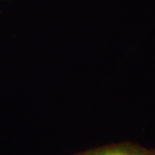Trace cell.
Listing matches in <instances>:
<instances>
[{
    "label": "cell",
    "instance_id": "obj_3",
    "mask_svg": "<svg viewBox=\"0 0 155 155\" xmlns=\"http://www.w3.org/2000/svg\"><path fill=\"white\" fill-rule=\"evenodd\" d=\"M154 155H155V151H154Z\"/></svg>",
    "mask_w": 155,
    "mask_h": 155
},
{
    "label": "cell",
    "instance_id": "obj_2",
    "mask_svg": "<svg viewBox=\"0 0 155 155\" xmlns=\"http://www.w3.org/2000/svg\"><path fill=\"white\" fill-rule=\"evenodd\" d=\"M76 155H84V154H83V152H82V153H79V154H76Z\"/></svg>",
    "mask_w": 155,
    "mask_h": 155
},
{
    "label": "cell",
    "instance_id": "obj_1",
    "mask_svg": "<svg viewBox=\"0 0 155 155\" xmlns=\"http://www.w3.org/2000/svg\"><path fill=\"white\" fill-rule=\"evenodd\" d=\"M155 150L147 149L137 144L123 142L104 145L83 152L84 155H154Z\"/></svg>",
    "mask_w": 155,
    "mask_h": 155
}]
</instances>
